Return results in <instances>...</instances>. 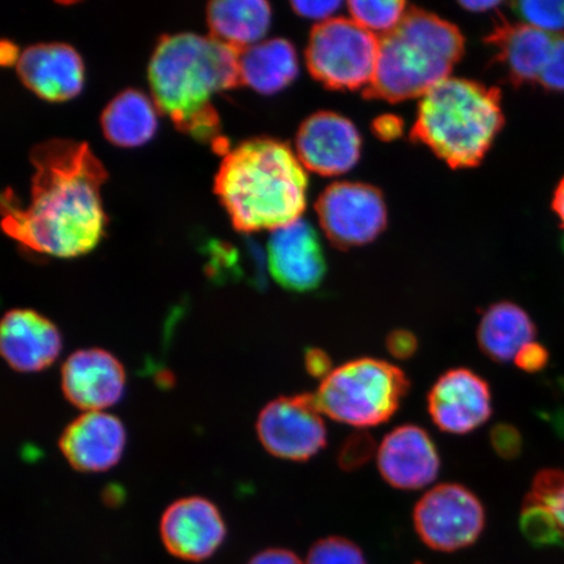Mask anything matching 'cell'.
Wrapping results in <instances>:
<instances>
[{
	"instance_id": "cell-1",
	"label": "cell",
	"mask_w": 564,
	"mask_h": 564,
	"mask_svg": "<svg viewBox=\"0 0 564 564\" xmlns=\"http://www.w3.org/2000/svg\"><path fill=\"white\" fill-rule=\"evenodd\" d=\"M30 200L12 189L2 196V227L21 246L54 258L84 256L100 243L106 216L102 162L86 143L47 140L33 148Z\"/></svg>"
},
{
	"instance_id": "cell-2",
	"label": "cell",
	"mask_w": 564,
	"mask_h": 564,
	"mask_svg": "<svg viewBox=\"0 0 564 564\" xmlns=\"http://www.w3.org/2000/svg\"><path fill=\"white\" fill-rule=\"evenodd\" d=\"M239 54L210 35L180 33L160 40L148 67L158 109L176 129L221 154L229 148L214 98L242 86Z\"/></svg>"
},
{
	"instance_id": "cell-3",
	"label": "cell",
	"mask_w": 564,
	"mask_h": 564,
	"mask_svg": "<svg viewBox=\"0 0 564 564\" xmlns=\"http://www.w3.org/2000/svg\"><path fill=\"white\" fill-rule=\"evenodd\" d=\"M307 173L281 141L252 139L225 154L215 192L239 231L278 230L301 220Z\"/></svg>"
},
{
	"instance_id": "cell-4",
	"label": "cell",
	"mask_w": 564,
	"mask_h": 564,
	"mask_svg": "<svg viewBox=\"0 0 564 564\" xmlns=\"http://www.w3.org/2000/svg\"><path fill=\"white\" fill-rule=\"evenodd\" d=\"M503 122L498 89L448 77L421 98L412 138L451 167H471L489 152Z\"/></svg>"
},
{
	"instance_id": "cell-5",
	"label": "cell",
	"mask_w": 564,
	"mask_h": 564,
	"mask_svg": "<svg viewBox=\"0 0 564 564\" xmlns=\"http://www.w3.org/2000/svg\"><path fill=\"white\" fill-rule=\"evenodd\" d=\"M464 53L460 31L422 10L408 11L397 30L379 39L369 97L399 102L423 97L448 79Z\"/></svg>"
},
{
	"instance_id": "cell-6",
	"label": "cell",
	"mask_w": 564,
	"mask_h": 564,
	"mask_svg": "<svg viewBox=\"0 0 564 564\" xmlns=\"http://www.w3.org/2000/svg\"><path fill=\"white\" fill-rule=\"evenodd\" d=\"M409 390L411 382L398 366L362 357L330 372L315 398L321 412L330 420L365 430L390 421Z\"/></svg>"
},
{
	"instance_id": "cell-7",
	"label": "cell",
	"mask_w": 564,
	"mask_h": 564,
	"mask_svg": "<svg viewBox=\"0 0 564 564\" xmlns=\"http://www.w3.org/2000/svg\"><path fill=\"white\" fill-rule=\"evenodd\" d=\"M379 39L349 19L317 24L310 35L306 61L310 73L330 89L370 87L376 76Z\"/></svg>"
},
{
	"instance_id": "cell-8",
	"label": "cell",
	"mask_w": 564,
	"mask_h": 564,
	"mask_svg": "<svg viewBox=\"0 0 564 564\" xmlns=\"http://www.w3.org/2000/svg\"><path fill=\"white\" fill-rule=\"evenodd\" d=\"M413 525L422 544L434 552L455 553L470 547L486 527L482 500L462 484L434 486L413 510Z\"/></svg>"
},
{
	"instance_id": "cell-9",
	"label": "cell",
	"mask_w": 564,
	"mask_h": 564,
	"mask_svg": "<svg viewBox=\"0 0 564 564\" xmlns=\"http://www.w3.org/2000/svg\"><path fill=\"white\" fill-rule=\"evenodd\" d=\"M315 393L281 397L259 413L257 434L260 443L281 460H312L328 444V432Z\"/></svg>"
},
{
	"instance_id": "cell-10",
	"label": "cell",
	"mask_w": 564,
	"mask_h": 564,
	"mask_svg": "<svg viewBox=\"0 0 564 564\" xmlns=\"http://www.w3.org/2000/svg\"><path fill=\"white\" fill-rule=\"evenodd\" d=\"M316 212L329 241L341 249L373 241L387 224L382 194L364 183L329 186L317 200Z\"/></svg>"
},
{
	"instance_id": "cell-11",
	"label": "cell",
	"mask_w": 564,
	"mask_h": 564,
	"mask_svg": "<svg viewBox=\"0 0 564 564\" xmlns=\"http://www.w3.org/2000/svg\"><path fill=\"white\" fill-rule=\"evenodd\" d=\"M427 412L444 433H474L492 415L490 386L474 370L449 369L430 388Z\"/></svg>"
},
{
	"instance_id": "cell-12",
	"label": "cell",
	"mask_w": 564,
	"mask_h": 564,
	"mask_svg": "<svg viewBox=\"0 0 564 564\" xmlns=\"http://www.w3.org/2000/svg\"><path fill=\"white\" fill-rule=\"evenodd\" d=\"M227 532L218 507L197 496L175 500L160 521L162 544L169 554L185 562L209 560L224 544Z\"/></svg>"
},
{
	"instance_id": "cell-13",
	"label": "cell",
	"mask_w": 564,
	"mask_h": 564,
	"mask_svg": "<svg viewBox=\"0 0 564 564\" xmlns=\"http://www.w3.org/2000/svg\"><path fill=\"white\" fill-rule=\"evenodd\" d=\"M378 469L393 489L414 491L433 484L441 474V456L425 429L406 423L394 427L379 444Z\"/></svg>"
},
{
	"instance_id": "cell-14",
	"label": "cell",
	"mask_w": 564,
	"mask_h": 564,
	"mask_svg": "<svg viewBox=\"0 0 564 564\" xmlns=\"http://www.w3.org/2000/svg\"><path fill=\"white\" fill-rule=\"evenodd\" d=\"M126 371L119 359L101 348L80 349L62 368V391L84 412H105L122 400Z\"/></svg>"
},
{
	"instance_id": "cell-15",
	"label": "cell",
	"mask_w": 564,
	"mask_h": 564,
	"mask_svg": "<svg viewBox=\"0 0 564 564\" xmlns=\"http://www.w3.org/2000/svg\"><path fill=\"white\" fill-rule=\"evenodd\" d=\"M267 264L273 280L295 293L315 291L327 272L319 238L302 218L272 232Z\"/></svg>"
},
{
	"instance_id": "cell-16",
	"label": "cell",
	"mask_w": 564,
	"mask_h": 564,
	"mask_svg": "<svg viewBox=\"0 0 564 564\" xmlns=\"http://www.w3.org/2000/svg\"><path fill=\"white\" fill-rule=\"evenodd\" d=\"M295 144L302 165L321 175L347 173L361 156L357 127L335 112H317L306 119Z\"/></svg>"
},
{
	"instance_id": "cell-17",
	"label": "cell",
	"mask_w": 564,
	"mask_h": 564,
	"mask_svg": "<svg viewBox=\"0 0 564 564\" xmlns=\"http://www.w3.org/2000/svg\"><path fill=\"white\" fill-rule=\"evenodd\" d=\"M127 444L123 422L106 412H86L70 422L59 440L66 460L84 474H100L121 462Z\"/></svg>"
},
{
	"instance_id": "cell-18",
	"label": "cell",
	"mask_w": 564,
	"mask_h": 564,
	"mask_svg": "<svg viewBox=\"0 0 564 564\" xmlns=\"http://www.w3.org/2000/svg\"><path fill=\"white\" fill-rule=\"evenodd\" d=\"M62 334L55 324L34 310L7 313L0 326V351L10 368L19 372H40L61 356Z\"/></svg>"
},
{
	"instance_id": "cell-19",
	"label": "cell",
	"mask_w": 564,
	"mask_h": 564,
	"mask_svg": "<svg viewBox=\"0 0 564 564\" xmlns=\"http://www.w3.org/2000/svg\"><path fill=\"white\" fill-rule=\"evenodd\" d=\"M20 80L34 95L51 102L73 100L84 86V63L66 44H39L21 53Z\"/></svg>"
},
{
	"instance_id": "cell-20",
	"label": "cell",
	"mask_w": 564,
	"mask_h": 564,
	"mask_svg": "<svg viewBox=\"0 0 564 564\" xmlns=\"http://www.w3.org/2000/svg\"><path fill=\"white\" fill-rule=\"evenodd\" d=\"M554 41L552 35L524 23L500 25L489 39L497 47L500 65L514 84L540 80Z\"/></svg>"
},
{
	"instance_id": "cell-21",
	"label": "cell",
	"mask_w": 564,
	"mask_h": 564,
	"mask_svg": "<svg viewBox=\"0 0 564 564\" xmlns=\"http://www.w3.org/2000/svg\"><path fill=\"white\" fill-rule=\"evenodd\" d=\"M538 328L523 307L513 302L494 303L484 313L477 328V343L484 356L507 364L521 348L534 341Z\"/></svg>"
},
{
	"instance_id": "cell-22",
	"label": "cell",
	"mask_w": 564,
	"mask_h": 564,
	"mask_svg": "<svg viewBox=\"0 0 564 564\" xmlns=\"http://www.w3.org/2000/svg\"><path fill=\"white\" fill-rule=\"evenodd\" d=\"M271 6L264 0H220L208 4L210 37L242 53L270 30Z\"/></svg>"
},
{
	"instance_id": "cell-23",
	"label": "cell",
	"mask_w": 564,
	"mask_h": 564,
	"mask_svg": "<svg viewBox=\"0 0 564 564\" xmlns=\"http://www.w3.org/2000/svg\"><path fill=\"white\" fill-rule=\"evenodd\" d=\"M242 86L262 95H274L286 88L299 75V58L286 40H270L239 54Z\"/></svg>"
},
{
	"instance_id": "cell-24",
	"label": "cell",
	"mask_w": 564,
	"mask_h": 564,
	"mask_svg": "<svg viewBox=\"0 0 564 564\" xmlns=\"http://www.w3.org/2000/svg\"><path fill=\"white\" fill-rule=\"evenodd\" d=\"M101 126L111 144L122 148L144 145L158 131V106L143 91H122L106 106Z\"/></svg>"
},
{
	"instance_id": "cell-25",
	"label": "cell",
	"mask_w": 564,
	"mask_h": 564,
	"mask_svg": "<svg viewBox=\"0 0 564 564\" xmlns=\"http://www.w3.org/2000/svg\"><path fill=\"white\" fill-rule=\"evenodd\" d=\"M351 20L372 34L383 35L397 30L408 11L401 0H355L349 2Z\"/></svg>"
},
{
	"instance_id": "cell-26",
	"label": "cell",
	"mask_w": 564,
	"mask_h": 564,
	"mask_svg": "<svg viewBox=\"0 0 564 564\" xmlns=\"http://www.w3.org/2000/svg\"><path fill=\"white\" fill-rule=\"evenodd\" d=\"M520 528L534 546H563L558 527L545 505L527 496L520 513Z\"/></svg>"
},
{
	"instance_id": "cell-27",
	"label": "cell",
	"mask_w": 564,
	"mask_h": 564,
	"mask_svg": "<svg viewBox=\"0 0 564 564\" xmlns=\"http://www.w3.org/2000/svg\"><path fill=\"white\" fill-rule=\"evenodd\" d=\"M306 564H368L362 549L341 535H328L310 547Z\"/></svg>"
},
{
	"instance_id": "cell-28",
	"label": "cell",
	"mask_w": 564,
	"mask_h": 564,
	"mask_svg": "<svg viewBox=\"0 0 564 564\" xmlns=\"http://www.w3.org/2000/svg\"><path fill=\"white\" fill-rule=\"evenodd\" d=\"M523 23L545 32L550 35L556 34L564 37V2H520L517 4Z\"/></svg>"
},
{
	"instance_id": "cell-29",
	"label": "cell",
	"mask_w": 564,
	"mask_h": 564,
	"mask_svg": "<svg viewBox=\"0 0 564 564\" xmlns=\"http://www.w3.org/2000/svg\"><path fill=\"white\" fill-rule=\"evenodd\" d=\"M373 436L365 430H357L341 443L337 453V464L344 471H356L365 467L378 454Z\"/></svg>"
},
{
	"instance_id": "cell-30",
	"label": "cell",
	"mask_w": 564,
	"mask_h": 564,
	"mask_svg": "<svg viewBox=\"0 0 564 564\" xmlns=\"http://www.w3.org/2000/svg\"><path fill=\"white\" fill-rule=\"evenodd\" d=\"M490 444L494 453L503 460H517L523 454V435L510 423H498L490 432Z\"/></svg>"
},
{
	"instance_id": "cell-31",
	"label": "cell",
	"mask_w": 564,
	"mask_h": 564,
	"mask_svg": "<svg viewBox=\"0 0 564 564\" xmlns=\"http://www.w3.org/2000/svg\"><path fill=\"white\" fill-rule=\"evenodd\" d=\"M539 83L549 90L564 91V37L555 39Z\"/></svg>"
},
{
	"instance_id": "cell-32",
	"label": "cell",
	"mask_w": 564,
	"mask_h": 564,
	"mask_svg": "<svg viewBox=\"0 0 564 564\" xmlns=\"http://www.w3.org/2000/svg\"><path fill=\"white\" fill-rule=\"evenodd\" d=\"M420 347L419 338L412 330L399 328L391 330L386 338V348L390 355L400 361L413 358Z\"/></svg>"
},
{
	"instance_id": "cell-33",
	"label": "cell",
	"mask_w": 564,
	"mask_h": 564,
	"mask_svg": "<svg viewBox=\"0 0 564 564\" xmlns=\"http://www.w3.org/2000/svg\"><path fill=\"white\" fill-rule=\"evenodd\" d=\"M549 350L544 345L532 341L520 349L513 361L520 370L534 373L544 370L549 364Z\"/></svg>"
},
{
	"instance_id": "cell-34",
	"label": "cell",
	"mask_w": 564,
	"mask_h": 564,
	"mask_svg": "<svg viewBox=\"0 0 564 564\" xmlns=\"http://www.w3.org/2000/svg\"><path fill=\"white\" fill-rule=\"evenodd\" d=\"M303 364L310 377L315 379H324L330 376L334 369L333 358L326 350L321 348H308L303 356Z\"/></svg>"
},
{
	"instance_id": "cell-35",
	"label": "cell",
	"mask_w": 564,
	"mask_h": 564,
	"mask_svg": "<svg viewBox=\"0 0 564 564\" xmlns=\"http://www.w3.org/2000/svg\"><path fill=\"white\" fill-rule=\"evenodd\" d=\"M292 7L299 15L310 20H321V23H324L340 9L341 3L336 0L335 2L334 0H329V2H294Z\"/></svg>"
},
{
	"instance_id": "cell-36",
	"label": "cell",
	"mask_w": 564,
	"mask_h": 564,
	"mask_svg": "<svg viewBox=\"0 0 564 564\" xmlns=\"http://www.w3.org/2000/svg\"><path fill=\"white\" fill-rule=\"evenodd\" d=\"M247 564H306L292 550L271 547L253 555Z\"/></svg>"
},
{
	"instance_id": "cell-37",
	"label": "cell",
	"mask_w": 564,
	"mask_h": 564,
	"mask_svg": "<svg viewBox=\"0 0 564 564\" xmlns=\"http://www.w3.org/2000/svg\"><path fill=\"white\" fill-rule=\"evenodd\" d=\"M376 135L383 140L397 139L403 133L404 124L399 117L383 116L377 119L372 126Z\"/></svg>"
},
{
	"instance_id": "cell-38",
	"label": "cell",
	"mask_w": 564,
	"mask_h": 564,
	"mask_svg": "<svg viewBox=\"0 0 564 564\" xmlns=\"http://www.w3.org/2000/svg\"><path fill=\"white\" fill-rule=\"evenodd\" d=\"M529 496V494H528ZM532 497V496H529ZM533 498V497H532ZM535 499V498H533ZM538 502L545 505L550 512H552L556 527H558V531L562 539V544L564 547V486L560 491L553 494L552 497L546 499H535Z\"/></svg>"
},
{
	"instance_id": "cell-39",
	"label": "cell",
	"mask_w": 564,
	"mask_h": 564,
	"mask_svg": "<svg viewBox=\"0 0 564 564\" xmlns=\"http://www.w3.org/2000/svg\"><path fill=\"white\" fill-rule=\"evenodd\" d=\"M553 209L555 215L558 216L562 227L564 228V176L556 186L553 199Z\"/></svg>"
},
{
	"instance_id": "cell-40",
	"label": "cell",
	"mask_w": 564,
	"mask_h": 564,
	"mask_svg": "<svg viewBox=\"0 0 564 564\" xmlns=\"http://www.w3.org/2000/svg\"><path fill=\"white\" fill-rule=\"evenodd\" d=\"M20 55L18 47L15 45L10 44V42H3L2 44V62L3 65H13V63H18L20 59Z\"/></svg>"
},
{
	"instance_id": "cell-41",
	"label": "cell",
	"mask_w": 564,
	"mask_h": 564,
	"mask_svg": "<svg viewBox=\"0 0 564 564\" xmlns=\"http://www.w3.org/2000/svg\"><path fill=\"white\" fill-rule=\"evenodd\" d=\"M464 9L474 12H486L499 6L498 2H488V0H482V2H464L462 3Z\"/></svg>"
}]
</instances>
